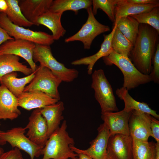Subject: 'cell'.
<instances>
[{
    "label": "cell",
    "mask_w": 159,
    "mask_h": 159,
    "mask_svg": "<svg viewBox=\"0 0 159 159\" xmlns=\"http://www.w3.org/2000/svg\"><path fill=\"white\" fill-rule=\"evenodd\" d=\"M159 32L150 25L139 24L138 32L130 52L131 61L142 73L149 75L152 69V61L158 43Z\"/></svg>",
    "instance_id": "6da1fadb"
},
{
    "label": "cell",
    "mask_w": 159,
    "mask_h": 159,
    "mask_svg": "<svg viewBox=\"0 0 159 159\" xmlns=\"http://www.w3.org/2000/svg\"><path fill=\"white\" fill-rule=\"evenodd\" d=\"M67 122L64 120L61 126L55 131L48 138L43 148L42 159H69L77 158L78 154L70 147L74 145V139L67 131Z\"/></svg>",
    "instance_id": "7a4b0ae2"
},
{
    "label": "cell",
    "mask_w": 159,
    "mask_h": 159,
    "mask_svg": "<svg viewBox=\"0 0 159 159\" xmlns=\"http://www.w3.org/2000/svg\"><path fill=\"white\" fill-rule=\"evenodd\" d=\"M102 59L106 65H114L120 69L124 77L122 87L128 91L152 81L150 75L140 72L126 55L118 54L113 50Z\"/></svg>",
    "instance_id": "3957f363"
},
{
    "label": "cell",
    "mask_w": 159,
    "mask_h": 159,
    "mask_svg": "<svg viewBox=\"0 0 159 159\" xmlns=\"http://www.w3.org/2000/svg\"><path fill=\"white\" fill-rule=\"evenodd\" d=\"M33 58L35 63L39 62L40 65L49 68L62 81L71 82L78 77L79 72L77 69L67 68L56 59L50 46L36 44Z\"/></svg>",
    "instance_id": "277c9868"
},
{
    "label": "cell",
    "mask_w": 159,
    "mask_h": 159,
    "mask_svg": "<svg viewBox=\"0 0 159 159\" xmlns=\"http://www.w3.org/2000/svg\"><path fill=\"white\" fill-rule=\"evenodd\" d=\"M91 88L95 97L100 104L101 114L118 111L115 98L112 86L102 69L95 70L92 74Z\"/></svg>",
    "instance_id": "5b68a950"
},
{
    "label": "cell",
    "mask_w": 159,
    "mask_h": 159,
    "mask_svg": "<svg viewBox=\"0 0 159 159\" xmlns=\"http://www.w3.org/2000/svg\"><path fill=\"white\" fill-rule=\"evenodd\" d=\"M62 82L50 69L40 65L37 66L34 78L25 86L24 92L40 91L59 101L60 97L58 88Z\"/></svg>",
    "instance_id": "8992f818"
},
{
    "label": "cell",
    "mask_w": 159,
    "mask_h": 159,
    "mask_svg": "<svg viewBox=\"0 0 159 159\" xmlns=\"http://www.w3.org/2000/svg\"><path fill=\"white\" fill-rule=\"evenodd\" d=\"M0 26L11 37L32 42L36 44L50 46L54 42L52 35L42 31H35L13 24L4 13H0Z\"/></svg>",
    "instance_id": "52a82bcc"
},
{
    "label": "cell",
    "mask_w": 159,
    "mask_h": 159,
    "mask_svg": "<svg viewBox=\"0 0 159 159\" xmlns=\"http://www.w3.org/2000/svg\"><path fill=\"white\" fill-rule=\"evenodd\" d=\"M24 127H16L6 131L0 130V145L9 143L13 148H16L29 154L31 159L38 158L42 155L43 148L32 142L24 135Z\"/></svg>",
    "instance_id": "ba28073f"
},
{
    "label": "cell",
    "mask_w": 159,
    "mask_h": 159,
    "mask_svg": "<svg viewBox=\"0 0 159 159\" xmlns=\"http://www.w3.org/2000/svg\"><path fill=\"white\" fill-rule=\"evenodd\" d=\"M86 10L88 14L86 21L76 33L65 39L64 41L66 43L80 41L82 43L84 48L89 49L96 37L102 33L109 31L110 29L109 26L101 24L96 19L92 11V6Z\"/></svg>",
    "instance_id": "9c48e42d"
},
{
    "label": "cell",
    "mask_w": 159,
    "mask_h": 159,
    "mask_svg": "<svg viewBox=\"0 0 159 159\" xmlns=\"http://www.w3.org/2000/svg\"><path fill=\"white\" fill-rule=\"evenodd\" d=\"M35 45L32 42L24 40H9L0 46V56L11 54L21 57L28 63L32 72H34L37 67L33 58Z\"/></svg>",
    "instance_id": "30bf717a"
},
{
    "label": "cell",
    "mask_w": 159,
    "mask_h": 159,
    "mask_svg": "<svg viewBox=\"0 0 159 159\" xmlns=\"http://www.w3.org/2000/svg\"><path fill=\"white\" fill-rule=\"evenodd\" d=\"M40 110L36 109L32 111L24 128L28 129L26 135L28 138L36 145L43 148L49 138L47 122Z\"/></svg>",
    "instance_id": "8fae6325"
},
{
    "label": "cell",
    "mask_w": 159,
    "mask_h": 159,
    "mask_svg": "<svg viewBox=\"0 0 159 159\" xmlns=\"http://www.w3.org/2000/svg\"><path fill=\"white\" fill-rule=\"evenodd\" d=\"M98 134L95 138L91 141L90 147L86 150L79 149L74 145L70 146L74 153H82L92 159H107V149L110 137L109 130L103 123L97 129Z\"/></svg>",
    "instance_id": "7c38bea8"
},
{
    "label": "cell",
    "mask_w": 159,
    "mask_h": 159,
    "mask_svg": "<svg viewBox=\"0 0 159 159\" xmlns=\"http://www.w3.org/2000/svg\"><path fill=\"white\" fill-rule=\"evenodd\" d=\"M151 115L133 110L128 122L129 134L132 139L148 141L152 137L150 124Z\"/></svg>",
    "instance_id": "4fadbf2b"
},
{
    "label": "cell",
    "mask_w": 159,
    "mask_h": 159,
    "mask_svg": "<svg viewBox=\"0 0 159 159\" xmlns=\"http://www.w3.org/2000/svg\"><path fill=\"white\" fill-rule=\"evenodd\" d=\"M132 140L130 135L116 134L110 136L107 159H132Z\"/></svg>",
    "instance_id": "5bb4252c"
},
{
    "label": "cell",
    "mask_w": 159,
    "mask_h": 159,
    "mask_svg": "<svg viewBox=\"0 0 159 159\" xmlns=\"http://www.w3.org/2000/svg\"><path fill=\"white\" fill-rule=\"evenodd\" d=\"M132 111L123 109L101 114V118L109 130L110 136L116 134L130 135L128 122Z\"/></svg>",
    "instance_id": "9a60e30c"
},
{
    "label": "cell",
    "mask_w": 159,
    "mask_h": 159,
    "mask_svg": "<svg viewBox=\"0 0 159 159\" xmlns=\"http://www.w3.org/2000/svg\"><path fill=\"white\" fill-rule=\"evenodd\" d=\"M17 98L18 106L28 110L41 109L59 101L39 91L23 92Z\"/></svg>",
    "instance_id": "2e32d148"
},
{
    "label": "cell",
    "mask_w": 159,
    "mask_h": 159,
    "mask_svg": "<svg viewBox=\"0 0 159 159\" xmlns=\"http://www.w3.org/2000/svg\"><path fill=\"white\" fill-rule=\"evenodd\" d=\"M17 97L0 83V120H13L21 114Z\"/></svg>",
    "instance_id": "e0dca14e"
},
{
    "label": "cell",
    "mask_w": 159,
    "mask_h": 159,
    "mask_svg": "<svg viewBox=\"0 0 159 159\" xmlns=\"http://www.w3.org/2000/svg\"><path fill=\"white\" fill-rule=\"evenodd\" d=\"M114 24L111 33L107 35H104V41L101 45L100 49L97 52L92 55L74 60L71 62V64L74 65H87V73L89 75L92 74L93 67L96 62L101 58L109 55L113 50L112 41L117 26L116 23L115 22Z\"/></svg>",
    "instance_id": "ac0fdd59"
},
{
    "label": "cell",
    "mask_w": 159,
    "mask_h": 159,
    "mask_svg": "<svg viewBox=\"0 0 159 159\" xmlns=\"http://www.w3.org/2000/svg\"><path fill=\"white\" fill-rule=\"evenodd\" d=\"M52 0H19V5L25 18L36 25L38 18L48 11Z\"/></svg>",
    "instance_id": "d6986e66"
},
{
    "label": "cell",
    "mask_w": 159,
    "mask_h": 159,
    "mask_svg": "<svg viewBox=\"0 0 159 159\" xmlns=\"http://www.w3.org/2000/svg\"><path fill=\"white\" fill-rule=\"evenodd\" d=\"M64 109V103L59 101L54 104L40 109V112L47 125L48 138L59 127L60 122L64 119L62 114Z\"/></svg>",
    "instance_id": "ffe728a7"
},
{
    "label": "cell",
    "mask_w": 159,
    "mask_h": 159,
    "mask_svg": "<svg viewBox=\"0 0 159 159\" xmlns=\"http://www.w3.org/2000/svg\"><path fill=\"white\" fill-rule=\"evenodd\" d=\"M62 14L49 10L38 18L36 25H41L46 26L52 32V35L54 40H58L63 36L66 32L61 22Z\"/></svg>",
    "instance_id": "44dd1931"
},
{
    "label": "cell",
    "mask_w": 159,
    "mask_h": 159,
    "mask_svg": "<svg viewBox=\"0 0 159 159\" xmlns=\"http://www.w3.org/2000/svg\"><path fill=\"white\" fill-rule=\"evenodd\" d=\"M19 57L13 54L0 56V81L2 77L8 73L19 72L27 76L32 73L30 68L19 62Z\"/></svg>",
    "instance_id": "7402d4cb"
},
{
    "label": "cell",
    "mask_w": 159,
    "mask_h": 159,
    "mask_svg": "<svg viewBox=\"0 0 159 159\" xmlns=\"http://www.w3.org/2000/svg\"><path fill=\"white\" fill-rule=\"evenodd\" d=\"M35 71L26 77L17 78L16 72L10 73L3 76L0 81L15 96L19 97L24 92L26 85L30 83L34 78Z\"/></svg>",
    "instance_id": "603a6c76"
},
{
    "label": "cell",
    "mask_w": 159,
    "mask_h": 159,
    "mask_svg": "<svg viewBox=\"0 0 159 159\" xmlns=\"http://www.w3.org/2000/svg\"><path fill=\"white\" fill-rule=\"evenodd\" d=\"M116 93L118 97L123 101L125 104L124 109L128 111L135 110L150 115L157 119L159 115L155 110L152 109L146 103L140 102L134 99L130 95L128 90L122 87L117 88Z\"/></svg>",
    "instance_id": "cb8c5ba5"
},
{
    "label": "cell",
    "mask_w": 159,
    "mask_h": 159,
    "mask_svg": "<svg viewBox=\"0 0 159 159\" xmlns=\"http://www.w3.org/2000/svg\"><path fill=\"white\" fill-rule=\"evenodd\" d=\"M92 6L91 0H53L49 10L62 14L66 11H71L77 14L79 10L87 9Z\"/></svg>",
    "instance_id": "d4e9b609"
},
{
    "label": "cell",
    "mask_w": 159,
    "mask_h": 159,
    "mask_svg": "<svg viewBox=\"0 0 159 159\" xmlns=\"http://www.w3.org/2000/svg\"><path fill=\"white\" fill-rule=\"evenodd\" d=\"M132 140V159H156V143Z\"/></svg>",
    "instance_id": "484cf974"
},
{
    "label": "cell",
    "mask_w": 159,
    "mask_h": 159,
    "mask_svg": "<svg viewBox=\"0 0 159 159\" xmlns=\"http://www.w3.org/2000/svg\"><path fill=\"white\" fill-rule=\"evenodd\" d=\"M158 6H159V5L155 4L139 5L122 4H116L115 8V21L122 17L149 11Z\"/></svg>",
    "instance_id": "4316f807"
},
{
    "label": "cell",
    "mask_w": 159,
    "mask_h": 159,
    "mask_svg": "<svg viewBox=\"0 0 159 159\" xmlns=\"http://www.w3.org/2000/svg\"><path fill=\"white\" fill-rule=\"evenodd\" d=\"M115 22L117 27L133 45L138 32L139 23L130 16L121 18Z\"/></svg>",
    "instance_id": "83f0119b"
},
{
    "label": "cell",
    "mask_w": 159,
    "mask_h": 159,
    "mask_svg": "<svg viewBox=\"0 0 159 159\" xmlns=\"http://www.w3.org/2000/svg\"><path fill=\"white\" fill-rule=\"evenodd\" d=\"M8 8L5 13L9 20L15 25L25 27L34 25L28 21L22 14L19 5V0H6Z\"/></svg>",
    "instance_id": "f1b7e54d"
},
{
    "label": "cell",
    "mask_w": 159,
    "mask_h": 159,
    "mask_svg": "<svg viewBox=\"0 0 159 159\" xmlns=\"http://www.w3.org/2000/svg\"><path fill=\"white\" fill-rule=\"evenodd\" d=\"M112 46L113 50L116 52L129 57L133 45L116 26L112 39Z\"/></svg>",
    "instance_id": "f546056e"
},
{
    "label": "cell",
    "mask_w": 159,
    "mask_h": 159,
    "mask_svg": "<svg viewBox=\"0 0 159 159\" xmlns=\"http://www.w3.org/2000/svg\"><path fill=\"white\" fill-rule=\"evenodd\" d=\"M130 16L135 19L139 24L148 25L159 32V6L149 11Z\"/></svg>",
    "instance_id": "4dcf8cb0"
},
{
    "label": "cell",
    "mask_w": 159,
    "mask_h": 159,
    "mask_svg": "<svg viewBox=\"0 0 159 159\" xmlns=\"http://www.w3.org/2000/svg\"><path fill=\"white\" fill-rule=\"evenodd\" d=\"M116 5V0H93L92 11L96 15L98 9L104 11L110 19L113 22H115V8Z\"/></svg>",
    "instance_id": "1f68e13d"
},
{
    "label": "cell",
    "mask_w": 159,
    "mask_h": 159,
    "mask_svg": "<svg viewBox=\"0 0 159 159\" xmlns=\"http://www.w3.org/2000/svg\"><path fill=\"white\" fill-rule=\"evenodd\" d=\"M153 67L150 73L149 74L152 81L159 83V44H157L156 50L152 61Z\"/></svg>",
    "instance_id": "d6a6232c"
},
{
    "label": "cell",
    "mask_w": 159,
    "mask_h": 159,
    "mask_svg": "<svg viewBox=\"0 0 159 159\" xmlns=\"http://www.w3.org/2000/svg\"><path fill=\"white\" fill-rule=\"evenodd\" d=\"M0 159H24V158L20 150L15 148L6 152H4L0 156Z\"/></svg>",
    "instance_id": "836d02e7"
},
{
    "label": "cell",
    "mask_w": 159,
    "mask_h": 159,
    "mask_svg": "<svg viewBox=\"0 0 159 159\" xmlns=\"http://www.w3.org/2000/svg\"><path fill=\"white\" fill-rule=\"evenodd\" d=\"M116 4H129L139 5L155 4L159 5V0H116Z\"/></svg>",
    "instance_id": "e575fe53"
},
{
    "label": "cell",
    "mask_w": 159,
    "mask_h": 159,
    "mask_svg": "<svg viewBox=\"0 0 159 159\" xmlns=\"http://www.w3.org/2000/svg\"><path fill=\"white\" fill-rule=\"evenodd\" d=\"M152 137L155 139L157 143H159V121L151 116L150 124Z\"/></svg>",
    "instance_id": "d590c367"
},
{
    "label": "cell",
    "mask_w": 159,
    "mask_h": 159,
    "mask_svg": "<svg viewBox=\"0 0 159 159\" xmlns=\"http://www.w3.org/2000/svg\"><path fill=\"white\" fill-rule=\"evenodd\" d=\"M14 39L10 37L6 31L0 26V46L6 41Z\"/></svg>",
    "instance_id": "8d00e7d4"
},
{
    "label": "cell",
    "mask_w": 159,
    "mask_h": 159,
    "mask_svg": "<svg viewBox=\"0 0 159 159\" xmlns=\"http://www.w3.org/2000/svg\"><path fill=\"white\" fill-rule=\"evenodd\" d=\"M8 8V6L6 0H0V13H5Z\"/></svg>",
    "instance_id": "74e56055"
},
{
    "label": "cell",
    "mask_w": 159,
    "mask_h": 159,
    "mask_svg": "<svg viewBox=\"0 0 159 159\" xmlns=\"http://www.w3.org/2000/svg\"><path fill=\"white\" fill-rule=\"evenodd\" d=\"M77 159H92L88 155L82 153L77 154Z\"/></svg>",
    "instance_id": "f35d334b"
},
{
    "label": "cell",
    "mask_w": 159,
    "mask_h": 159,
    "mask_svg": "<svg viewBox=\"0 0 159 159\" xmlns=\"http://www.w3.org/2000/svg\"><path fill=\"white\" fill-rule=\"evenodd\" d=\"M156 159H159V143H156Z\"/></svg>",
    "instance_id": "ab89813d"
},
{
    "label": "cell",
    "mask_w": 159,
    "mask_h": 159,
    "mask_svg": "<svg viewBox=\"0 0 159 159\" xmlns=\"http://www.w3.org/2000/svg\"><path fill=\"white\" fill-rule=\"evenodd\" d=\"M4 153V150L3 149L0 147V157L1 155Z\"/></svg>",
    "instance_id": "60d3db41"
},
{
    "label": "cell",
    "mask_w": 159,
    "mask_h": 159,
    "mask_svg": "<svg viewBox=\"0 0 159 159\" xmlns=\"http://www.w3.org/2000/svg\"><path fill=\"white\" fill-rule=\"evenodd\" d=\"M77 158H70V159H77Z\"/></svg>",
    "instance_id": "b9f144b4"
}]
</instances>
